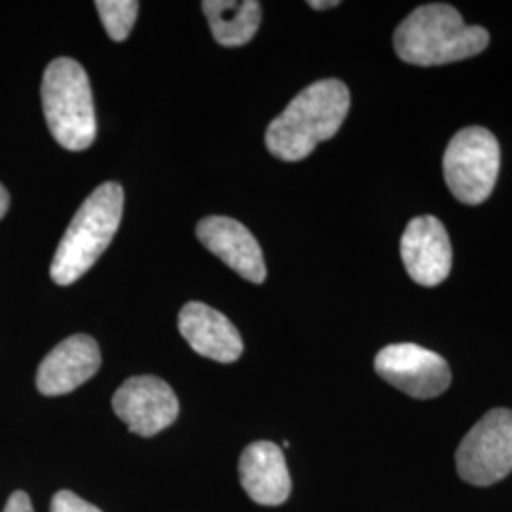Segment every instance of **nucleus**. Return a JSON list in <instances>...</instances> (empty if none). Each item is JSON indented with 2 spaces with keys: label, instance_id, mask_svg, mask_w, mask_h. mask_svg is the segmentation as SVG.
Wrapping results in <instances>:
<instances>
[{
  "label": "nucleus",
  "instance_id": "f257e3e1",
  "mask_svg": "<svg viewBox=\"0 0 512 512\" xmlns=\"http://www.w3.org/2000/svg\"><path fill=\"white\" fill-rule=\"evenodd\" d=\"M351 97L340 80H319L298 93L266 129V147L283 162H300L329 141L348 116Z\"/></svg>",
  "mask_w": 512,
  "mask_h": 512
},
{
  "label": "nucleus",
  "instance_id": "f03ea898",
  "mask_svg": "<svg viewBox=\"0 0 512 512\" xmlns=\"http://www.w3.org/2000/svg\"><path fill=\"white\" fill-rule=\"evenodd\" d=\"M395 52L418 67L446 65L482 54L490 35L484 27L467 25L450 4H425L416 8L395 31Z\"/></svg>",
  "mask_w": 512,
  "mask_h": 512
},
{
  "label": "nucleus",
  "instance_id": "7ed1b4c3",
  "mask_svg": "<svg viewBox=\"0 0 512 512\" xmlns=\"http://www.w3.org/2000/svg\"><path fill=\"white\" fill-rule=\"evenodd\" d=\"M124 213V190L118 183L97 186L80 205L57 245L50 275L57 285H73L105 253Z\"/></svg>",
  "mask_w": 512,
  "mask_h": 512
},
{
  "label": "nucleus",
  "instance_id": "20e7f679",
  "mask_svg": "<svg viewBox=\"0 0 512 512\" xmlns=\"http://www.w3.org/2000/svg\"><path fill=\"white\" fill-rule=\"evenodd\" d=\"M42 107L50 133L67 150H86L97 135L92 86L84 67L69 59H54L42 78Z\"/></svg>",
  "mask_w": 512,
  "mask_h": 512
},
{
  "label": "nucleus",
  "instance_id": "39448f33",
  "mask_svg": "<svg viewBox=\"0 0 512 512\" xmlns=\"http://www.w3.org/2000/svg\"><path fill=\"white\" fill-rule=\"evenodd\" d=\"M501 165V150L486 128L458 131L444 152V179L450 192L465 205H480L494 192Z\"/></svg>",
  "mask_w": 512,
  "mask_h": 512
},
{
  "label": "nucleus",
  "instance_id": "423d86ee",
  "mask_svg": "<svg viewBox=\"0 0 512 512\" xmlns=\"http://www.w3.org/2000/svg\"><path fill=\"white\" fill-rule=\"evenodd\" d=\"M458 473L473 486H492L512 473V410L494 408L461 440Z\"/></svg>",
  "mask_w": 512,
  "mask_h": 512
},
{
  "label": "nucleus",
  "instance_id": "0eeeda50",
  "mask_svg": "<svg viewBox=\"0 0 512 512\" xmlns=\"http://www.w3.org/2000/svg\"><path fill=\"white\" fill-rule=\"evenodd\" d=\"M376 372L408 397L435 399L452 384V370L444 357L416 344H393L374 359Z\"/></svg>",
  "mask_w": 512,
  "mask_h": 512
},
{
  "label": "nucleus",
  "instance_id": "6e6552de",
  "mask_svg": "<svg viewBox=\"0 0 512 512\" xmlns=\"http://www.w3.org/2000/svg\"><path fill=\"white\" fill-rule=\"evenodd\" d=\"M114 414L141 437H154L171 427L179 416L175 391L156 376H133L112 397Z\"/></svg>",
  "mask_w": 512,
  "mask_h": 512
},
{
  "label": "nucleus",
  "instance_id": "1a4fd4ad",
  "mask_svg": "<svg viewBox=\"0 0 512 512\" xmlns=\"http://www.w3.org/2000/svg\"><path fill=\"white\" fill-rule=\"evenodd\" d=\"M408 275L423 287H437L452 272V243L439 219L423 215L410 220L401 239Z\"/></svg>",
  "mask_w": 512,
  "mask_h": 512
},
{
  "label": "nucleus",
  "instance_id": "9d476101",
  "mask_svg": "<svg viewBox=\"0 0 512 512\" xmlns=\"http://www.w3.org/2000/svg\"><path fill=\"white\" fill-rule=\"evenodd\" d=\"M101 366V349L88 334H74L55 346L38 366V391L59 397L86 384Z\"/></svg>",
  "mask_w": 512,
  "mask_h": 512
},
{
  "label": "nucleus",
  "instance_id": "9b49d317",
  "mask_svg": "<svg viewBox=\"0 0 512 512\" xmlns=\"http://www.w3.org/2000/svg\"><path fill=\"white\" fill-rule=\"evenodd\" d=\"M203 247L219 256L236 274L251 283H264L268 270L255 236L239 222L228 217H207L196 228Z\"/></svg>",
  "mask_w": 512,
  "mask_h": 512
},
{
  "label": "nucleus",
  "instance_id": "f8f14e48",
  "mask_svg": "<svg viewBox=\"0 0 512 512\" xmlns=\"http://www.w3.org/2000/svg\"><path fill=\"white\" fill-rule=\"evenodd\" d=\"M179 330L188 346L217 363H234L243 353L236 325L203 302H188L179 313Z\"/></svg>",
  "mask_w": 512,
  "mask_h": 512
},
{
  "label": "nucleus",
  "instance_id": "ddd939ff",
  "mask_svg": "<svg viewBox=\"0 0 512 512\" xmlns=\"http://www.w3.org/2000/svg\"><path fill=\"white\" fill-rule=\"evenodd\" d=\"M239 480L247 495L258 503L277 507L291 495V475L283 450L268 440L249 444L239 458Z\"/></svg>",
  "mask_w": 512,
  "mask_h": 512
},
{
  "label": "nucleus",
  "instance_id": "4468645a",
  "mask_svg": "<svg viewBox=\"0 0 512 512\" xmlns=\"http://www.w3.org/2000/svg\"><path fill=\"white\" fill-rule=\"evenodd\" d=\"M202 8L220 46H243L260 27L262 8L256 0H205Z\"/></svg>",
  "mask_w": 512,
  "mask_h": 512
},
{
  "label": "nucleus",
  "instance_id": "2eb2a0df",
  "mask_svg": "<svg viewBox=\"0 0 512 512\" xmlns=\"http://www.w3.org/2000/svg\"><path fill=\"white\" fill-rule=\"evenodd\" d=\"M95 8L105 25V31L116 42H122L129 37L139 16L137 0H97Z\"/></svg>",
  "mask_w": 512,
  "mask_h": 512
},
{
  "label": "nucleus",
  "instance_id": "dca6fc26",
  "mask_svg": "<svg viewBox=\"0 0 512 512\" xmlns=\"http://www.w3.org/2000/svg\"><path fill=\"white\" fill-rule=\"evenodd\" d=\"M50 512H103L99 511L95 505L84 501L80 495L69 492V490H61L54 495Z\"/></svg>",
  "mask_w": 512,
  "mask_h": 512
},
{
  "label": "nucleus",
  "instance_id": "f3484780",
  "mask_svg": "<svg viewBox=\"0 0 512 512\" xmlns=\"http://www.w3.org/2000/svg\"><path fill=\"white\" fill-rule=\"evenodd\" d=\"M2 512H35V509H33V503H31L29 495L25 492H14L10 495V499L6 501Z\"/></svg>",
  "mask_w": 512,
  "mask_h": 512
},
{
  "label": "nucleus",
  "instance_id": "a211bd4d",
  "mask_svg": "<svg viewBox=\"0 0 512 512\" xmlns=\"http://www.w3.org/2000/svg\"><path fill=\"white\" fill-rule=\"evenodd\" d=\"M8 207H10V196H8V190L0 184V219L8 213Z\"/></svg>",
  "mask_w": 512,
  "mask_h": 512
},
{
  "label": "nucleus",
  "instance_id": "6ab92c4d",
  "mask_svg": "<svg viewBox=\"0 0 512 512\" xmlns=\"http://www.w3.org/2000/svg\"><path fill=\"white\" fill-rule=\"evenodd\" d=\"M310 6L313 10H329V8H336V6H340V2H338V0H323V2H319V0H311Z\"/></svg>",
  "mask_w": 512,
  "mask_h": 512
}]
</instances>
